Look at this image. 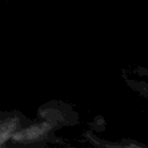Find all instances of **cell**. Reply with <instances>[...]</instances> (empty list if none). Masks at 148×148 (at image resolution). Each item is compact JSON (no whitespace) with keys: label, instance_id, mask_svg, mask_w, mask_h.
I'll return each mask as SVG.
<instances>
[{"label":"cell","instance_id":"1","mask_svg":"<svg viewBox=\"0 0 148 148\" xmlns=\"http://www.w3.org/2000/svg\"><path fill=\"white\" fill-rule=\"evenodd\" d=\"M18 124V118L15 112L0 111V147L6 145V141L14 139V133Z\"/></svg>","mask_w":148,"mask_h":148}]
</instances>
